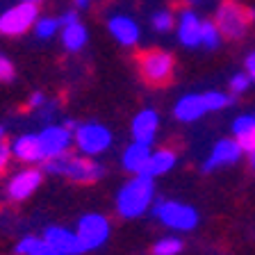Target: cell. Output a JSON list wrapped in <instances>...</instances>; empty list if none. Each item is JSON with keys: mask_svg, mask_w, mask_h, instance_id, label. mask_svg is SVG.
Masks as SVG:
<instances>
[{"mask_svg": "<svg viewBox=\"0 0 255 255\" xmlns=\"http://www.w3.org/2000/svg\"><path fill=\"white\" fill-rule=\"evenodd\" d=\"M219 41H221V32H219L217 23L203 21V23H201V46H205V48H210V50H214V48L219 46Z\"/></svg>", "mask_w": 255, "mask_h": 255, "instance_id": "cell-22", "label": "cell"}, {"mask_svg": "<svg viewBox=\"0 0 255 255\" xmlns=\"http://www.w3.org/2000/svg\"><path fill=\"white\" fill-rule=\"evenodd\" d=\"M41 237H34V235H25L23 239H18V244L14 246L16 255H32V251L39 246Z\"/></svg>", "mask_w": 255, "mask_h": 255, "instance_id": "cell-27", "label": "cell"}, {"mask_svg": "<svg viewBox=\"0 0 255 255\" xmlns=\"http://www.w3.org/2000/svg\"><path fill=\"white\" fill-rule=\"evenodd\" d=\"M178 41L185 48H196L201 46V18L196 16V11L185 9L178 16Z\"/></svg>", "mask_w": 255, "mask_h": 255, "instance_id": "cell-16", "label": "cell"}, {"mask_svg": "<svg viewBox=\"0 0 255 255\" xmlns=\"http://www.w3.org/2000/svg\"><path fill=\"white\" fill-rule=\"evenodd\" d=\"M175 153L171 148H159V150H153L148 157V162H146V166H143L141 175H148V178H157V175H164L169 173L171 169L175 166Z\"/></svg>", "mask_w": 255, "mask_h": 255, "instance_id": "cell-19", "label": "cell"}, {"mask_svg": "<svg viewBox=\"0 0 255 255\" xmlns=\"http://www.w3.org/2000/svg\"><path fill=\"white\" fill-rule=\"evenodd\" d=\"M46 94H41V91H34V94L30 96V101H27V107H30V110H41L43 105H46Z\"/></svg>", "mask_w": 255, "mask_h": 255, "instance_id": "cell-31", "label": "cell"}, {"mask_svg": "<svg viewBox=\"0 0 255 255\" xmlns=\"http://www.w3.org/2000/svg\"><path fill=\"white\" fill-rule=\"evenodd\" d=\"M2 139H5V128L0 126V143H2Z\"/></svg>", "mask_w": 255, "mask_h": 255, "instance_id": "cell-37", "label": "cell"}, {"mask_svg": "<svg viewBox=\"0 0 255 255\" xmlns=\"http://www.w3.org/2000/svg\"><path fill=\"white\" fill-rule=\"evenodd\" d=\"M14 75H16V69H14V64H11V59L0 53V82H11Z\"/></svg>", "mask_w": 255, "mask_h": 255, "instance_id": "cell-30", "label": "cell"}, {"mask_svg": "<svg viewBox=\"0 0 255 255\" xmlns=\"http://www.w3.org/2000/svg\"><path fill=\"white\" fill-rule=\"evenodd\" d=\"M89 2H91V0H75V5H78V7H87Z\"/></svg>", "mask_w": 255, "mask_h": 255, "instance_id": "cell-36", "label": "cell"}, {"mask_svg": "<svg viewBox=\"0 0 255 255\" xmlns=\"http://www.w3.org/2000/svg\"><path fill=\"white\" fill-rule=\"evenodd\" d=\"M73 141L82 155L96 157L112 146V132L103 123H78L73 132Z\"/></svg>", "mask_w": 255, "mask_h": 255, "instance_id": "cell-5", "label": "cell"}, {"mask_svg": "<svg viewBox=\"0 0 255 255\" xmlns=\"http://www.w3.org/2000/svg\"><path fill=\"white\" fill-rule=\"evenodd\" d=\"M43 171L48 173H57V175H66L73 182L80 185H94L105 175V166L101 162H96L89 155H71L64 153L55 159H46L43 162Z\"/></svg>", "mask_w": 255, "mask_h": 255, "instance_id": "cell-2", "label": "cell"}, {"mask_svg": "<svg viewBox=\"0 0 255 255\" xmlns=\"http://www.w3.org/2000/svg\"><path fill=\"white\" fill-rule=\"evenodd\" d=\"M153 214L159 223L178 233H189L198 226V212L187 203L178 201H159L153 205Z\"/></svg>", "mask_w": 255, "mask_h": 255, "instance_id": "cell-3", "label": "cell"}, {"mask_svg": "<svg viewBox=\"0 0 255 255\" xmlns=\"http://www.w3.org/2000/svg\"><path fill=\"white\" fill-rule=\"evenodd\" d=\"M180 251H182V239L178 237H162L153 246V255H178Z\"/></svg>", "mask_w": 255, "mask_h": 255, "instance_id": "cell-24", "label": "cell"}, {"mask_svg": "<svg viewBox=\"0 0 255 255\" xmlns=\"http://www.w3.org/2000/svg\"><path fill=\"white\" fill-rule=\"evenodd\" d=\"M189 2H196V0H189Z\"/></svg>", "mask_w": 255, "mask_h": 255, "instance_id": "cell-39", "label": "cell"}, {"mask_svg": "<svg viewBox=\"0 0 255 255\" xmlns=\"http://www.w3.org/2000/svg\"><path fill=\"white\" fill-rule=\"evenodd\" d=\"M107 30L114 39H117L121 46H134L139 41V25L134 18L126 14H114L110 16V21H107Z\"/></svg>", "mask_w": 255, "mask_h": 255, "instance_id": "cell-15", "label": "cell"}, {"mask_svg": "<svg viewBox=\"0 0 255 255\" xmlns=\"http://www.w3.org/2000/svg\"><path fill=\"white\" fill-rule=\"evenodd\" d=\"M41 180H43L41 169L18 171V173H14L11 175V180L7 182V196H9V201H14V203L25 201V198H30L32 194L39 189Z\"/></svg>", "mask_w": 255, "mask_h": 255, "instance_id": "cell-10", "label": "cell"}, {"mask_svg": "<svg viewBox=\"0 0 255 255\" xmlns=\"http://www.w3.org/2000/svg\"><path fill=\"white\" fill-rule=\"evenodd\" d=\"M75 233H78L85 251L101 249V246H105V242L110 239V233H112L110 219H107L105 214H98V212L85 214V217H80Z\"/></svg>", "mask_w": 255, "mask_h": 255, "instance_id": "cell-8", "label": "cell"}, {"mask_svg": "<svg viewBox=\"0 0 255 255\" xmlns=\"http://www.w3.org/2000/svg\"><path fill=\"white\" fill-rule=\"evenodd\" d=\"M43 239L62 255H82L85 253V246H82V242H80L75 230L62 228V226H50V228H46V233H43Z\"/></svg>", "mask_w": 255, "mask_h": 255, "instance_id": "cell-12", "label": "cell"}, {"mask_svg": "<svg viewBox=\"0 0 255 255\" xmlns=\"http://www.w3.org/2000/svg\"><path fill=\"white\" fill-rule=\"evenodd\" d=\"M59 27H62L59 18H55V16H39L37 23H34V34L39 39H43V41H48V39H53L57 34Z\"/></svg>", "mask_w": 255, "mask_h": 255, "instance_id": "cell-21", "label": "cell"}, {"mask_svg": "<svg viewBox=\"0 0 255 255\" xmlns=\"http://www.w3.org/2000/svg\"><path fill=\"white\" fill-rule=\"evenodd\" d=\"M155 203V180L137 173L117 194V212L123 219H137L150 210Z\"/></svg>", "mask_w": 255, "mask_h": 255, "instance_id": "cell-1", "label": "cell"}, {"mask_svg": "<svg viewBox=\"0 0 255 255\" xmlns=\"http://www.w3.org/2000/svg\"><path fill=\"white\" fill-rule=\"evenodd\" d=\"M87 41H89V30L80 21L62 27V43L69 53H80L87 46Z\"/></svg>", "mask_w": 255, "mask_h": 255, "instance_id": "cell-20", "label": "cell"}, {"mask_svg": "<svg viewBox=\"0 0 255 255\" xmlns=\"http://www.w3.org/2000/svg\"><path fill=\"white\" fill-rule=\"evenodd\" d=\"M205 105L207 112H219L233 105V94H223V91H205Z\"/></svg>", "mask_w": 255, "mask_h": 255, "instance_id": "cell-23", "label": "cell"}, {"mask_svg": "<svg viewBox=\"0 0 255 255\" xmlns=\"http://www.w3.org/2000/svg\"><path fill=\"white\" fill-rule=\"evenodd\" d=\"M173 114H175V119H178V121H182V123L198 121L203 114H207L205 96H203V94H187V96H182L180 101L175 103Z\"/></svg>", "mask_w": 255, "mask_h": 255, "instance_id": "cell-17", "label": "cell"}, {"mask_svg": "<svg viewBox=\"0 0 255 255\" xmlns=\"http://www.w3.org/2000/svg\"><path fill=\"white\" fill-rule=\"evenodd\" d=\"M75 21H80V18H78V14H75L73 9H71V11H66V14H64L62 18H59V23H62V27H64V25H71V23H75Z\"/></svg>", "mask_w": 255, "mask_h": 255, "instance_id": "cell-34", "label": "cell"}, {"mask_svg": "<svg viewBox=\"0 0 255 255\" xmlns=\"http://www.w3.org/2000/svg\"><path fill=\"white\" fill-rule=\"evenodd\" d=\"M251 87V75L249 73H237L230 78V94H244Z\"/></svg>", "mask_w": 255, "mask_h": 255, "instance_id": "cell-29", "label": "cell"}, {"mask_svg": "<svg viewBox=\"0 0 255 255\" xmlns=\"http://www.w3.org/2000/svg\"><path fill=\"white\" fill-rule=\"evenodd\" d=\"M139 71H141V78L150 85H164L175 71V59L164 50H148L139 57Z\"/></svg>", "mask_w": 255, "mask_h": 255, "instance_id": "cell-7", "label": "cell"}, {"mask_svg": "<svg viewBox=\"0 0 255 255\" xmlns=\"http://www.w3.org/2000/svg\"><path fill=\"white\" fill-rule=\"evenodd\" d=\"M9 157H11L9 146H5V143H0V173H2V171H5V166L9 164Z\"/></svg>", "mask_w": 255, "mask_h": 255, "instance_id": "cell-33", "label": "cell"}, {"mask_svg": "<svg viewBox=\"0 0 255 255\" xmlns=\"http://www.w3.org/2000/svg\"><path fill=\"white\" fill-rule=\"evenodd\" d=\"M32 255H62V253H57V251L53 249V246L48 244L46 239L41 237V242H39V246L34 251H32Z\"/></svg>", "mask_w": 255, "mask_h": 255, "instance_id": "cell-32", "label": "cell"}, {"mask_svg": "<svg viewBox=\"0 0 255 255\" xmlns=\"http://www.w3.org/2000/svg\"><path fill=\"white\" fill-rule=\"evenodd\" d=\"M23 2H32V5H39L41 0H23Z\"/></svg>", "mask_w": 255, "mask_h": 255, "instance_id": "cell-38", "label": "cell"}, {"mask_svg": "<svg viewBox=\"0 0 255 255\" xmlns=\"http://www.w3.org/2000/svg\"><path fill=\"white\" fill-rule=\"evenodd\" d=\"M150 146H146V143H139V141H132L130 146H128L126 150H123V157H121V164L123 169L128 171V173H141L143 166H146V162H148L150 157Z\"/></svg>", "mask_w": 255, "mask_h": 255, "instance_id": "cell-18", "label": "cell"}, {"mask_svg": "<svg viewBox=\"0 0 255 255\" xmlns=\"http://www.w3.org/2000/svg\"><path fill=\"white\" fill-rule=\"evenodd\" d=\"M11 157H16L23 164H37L43 162V153H41V143H39V134H21L9 143Z\"/></svg>", "mask_w": 255, "mask_h": 255, "instance_id": "cell-14", "label": "cell"}, {"mask_svg": "<svg viewBox=\"0 0 255 255\" xmlns=\"http://www.w3.org/2000/svg\"><path fill=\"white\" fill-rule=\"evenodd\" d=\"M39 18V7L32 2H18L0 14V34L2 37H21L34 27Z\"/></svg>", "mask_w": 255, "mask_h": 255, "instance_id": "cell-6", "label": "cell"}, {"mask_svg": "<svg viewBox=\"0 0 255 255\" xmlns=\"http://www.w3.org/2000/svg\"><path fill=\"white\" fill-rule=\"evenodd\" d=\"M233 132H235V139L255 132V114H242V117L235 119L233 121Z\"/></svg>", "mask_w": 255, "mask_h": 255, "instance_id": "cell-25", "label": "cell"}, {"mask_svg": "<svg viewBox=\"0 0 255 255\" xmlns=\"http://www.w3.org/2000/svg\"><path fill=\"white\" fill-rule=\"evenodd\" d=\"M157 130H159V117H157V112H155L153 107L141 110L137 117L132 119V123H130L132 139L139 141V143H146V146H150V143L155 141Z\"/></svg>", "mask_w": 255, "mask_h": 255, "instance_id": "cell-13", "label": "cell"}, {"mask_svg": "<svg viewBox=\"0 0 255 255\" xmlns=\"http://www.w3.org/2000/svg\"><path fill=\"white\" fill-rule=\"evenodd\" d=\"M71 141H73V132H71L69 128L55 126V123L46 126L41 132H39V143H41L43 162H46V159H55L64 153H69Z\"/></svg>", "mask_w": 255, "mask_h": 255, "instance_id": "cell-9", "label": "cell"}, {"mask_svg": "<svg viewBox=\"0 0 255 255\" xmlns=\"http://www.w3.org/2000/svg\"><path fill=\"white\" fill-rule=\"evenodd\" d=\"M150 25H153L155 32H162V34H164V32H169L171 27L175 25V18H173V14H171V11L162 9V11H155V14H153Z\"/></svg>", "mask_w": 255, "mask_h": 255, "instance_id": "cell-26", "label": "cell"}, {"mask_svg": "<svg viewBox=\"0 0 255 255\" xmlns=\"http://www.w3.org/2000/svg\"><path fill=\"white\" fill-rule=\"evenodd\" d=\"M237 141H239V146H242V150H244V153L249 155L251 169L255 171V132L244 134V137H237Z\"/></svg>", "mask_w": 255, "mask_h": 255, "instance_id": "cell-28", "label": "cell"}, {"mask_svg": "<svg viewBox=\"0 0 255 255\" xmlns=\"http://www.w3.org/2000/svg\"><path fill=\"white\" fill-rule=\"evenodd\" d=\"M246 73L251 75V80H255V53H251L246 57Z\"/></svg>", "mask_w": 255, "mask_h": 255, "instance_id": "cell-35", "label": "cell"}, {"mask_svg": "<svg viewBox=\"0 0 255 255\" xmlns=\"http://www.w3.org/2000/svg\"><path fill=\"white\" fill-rule=\"evenodd\" d=\"M251 23V9L242 7L235 0H226L217 9V27L221 37L228 39H242L249 30Z\"/></svg>", "mask_w": 255, "mask_h": 255, "instance_id": "cell-4", "label": "cell"}, {"mask_svg": "<svg viewBox=\"0 0 255 255\" xmlns=\"http://www.w3.org/2000/svg\"><path fill=\"white\" fill-rule=\"evenodd\" d=\"M242 155H244V150H242V146H239L237 139H219V141L212 146L210 157L205 159L203 171H205V173H210V171L219 169V166L237 164L239 159H242Z\"/></svg>", "mask_w": 255, "mask_h": 255, "instance_id": "cell-11", "label": "cell"}]
</instances>
